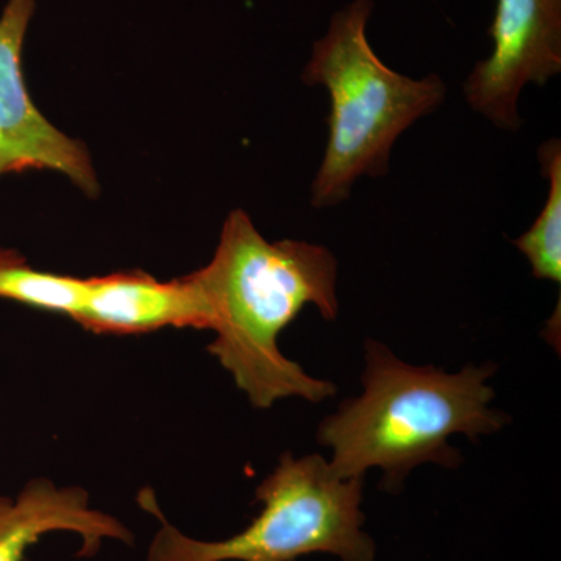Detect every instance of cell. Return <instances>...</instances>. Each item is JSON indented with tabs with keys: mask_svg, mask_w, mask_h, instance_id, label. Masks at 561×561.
Returning <instances> with one entry per match:
<instances>
[{
	"mask_svg": "<svg viewBox=\"0 0 561 561\" xmlns=\"http://www.w3.org/2000/svg\"><path fill=\"white\" fill-rule=\"evenodd\" d=\"M210 311L216 339L208 351L257 409L301 398L334 397V383L316 379L280 353L278 339L302 309L316 306L323 319L339 313L337 261L313 243L268 242L249 214L230 213L208 265L190 273Z\"/></svg>",
	"mask_w": 561,
	"mask_h": 561,
	"instance_id": "cell-1",
	"label": "cell"
},
{
	"mask_svg": "<svg viewBox=\"0 0 561 561\" xmlns=\"http://www.w3.org/2000/svg\"><path fill=\"white\" fill-rule=\"evenodd\" d=\"M364 393L342 402L319 427V442L330 446L339 478H364L381 468L383 486H401L423 463L456 468L459 453L448 440L456 434L474 438L500 431L505 415L493 411L491 365L446 373L413 367L386 346L367 342Z\"/></svg>",
	"mask_w": 561,
	"mask_h": 561,
	"instance_id": "cell-2",
	"label": "cell"
},
{
	"mask_svg": "<svg viewBox=\"0 0 561 561\" xmlns=\"http://www.w3.org/2000/svg\"><path fill=\"white\" fill-rule=\"evenodd\" d=\"M371 11V0L339 10L302 72L308 87L330 92V136L312 183L319 209L346 201L360 176L386 175L397 139L446 98L437 73L416 80L383 65L368 43Z\"/></svg>",
	"mask_w": 561,
	"mask_h": 561,
	"instance_id": "cell-3",
	"label": "cell"
},
{
	"mask_svg": "<svg viewBox=\"0 0 561 561\" xmlns=\"http://www.w3.org/2000/svg\"><path fill=\"white\" fill-rule=\"evenodd\" d=\"M362 486L364 478H339L319 454L295 459L286 453L257 486L260 515L217 541L187 537L165 519L153 493L142 491L140 507L160 522L147 561H295L311 553L375 561V542L362 530Z\"/></svg>",
	"mask_w": 561,
	"mask_h": 561,
	"instance_id": "cell-4",
	"label": "cell"
},
{
	"mask_svg": "<svg viewBox=\"0 0 561 561\" xmlns=\"http://www.w3.org/2000/svg\"><path fill=\"white\" fill-rule=\"evenodd\" d=\"M35 10L36 0H7L0 14V179L54 171L95 198L101 186L90 151L46 119L25 84L22 49Z\"/></svg>",
	"mask_w": 561,
	"mask_h": 561,
	"instance_id": "cell-5",
	"label": "cell"
},
{
	"mask_svg": "<svg viewBox=\"0 0 561 561\" xmlns=\"http://www.w3.org/2000/svg\"><path fill=\"white\" fill-rule=\"evenodd\" d=\"M490 36L493 51L472 69L465 98L491 124L516 131L523 88L561 72V0H497Z\"/></svg>",
	"mask_w": 561,
	"mask_h": 561,
	"instance_id": "cell-6",
	"label": "cell"
},
{
	"mask_svg": "<svg viewBox=\"0 0 561 561\" xmlns=\"http://www.w3.org/2000/svg\"><path fill=\"white\" fill-rule=\"evenodd\" d=\"M72 320L94 334L138 335L164 328L209 330L210 311L190 275L160 280L130 271L84 278Z\"/></svg>",
	"mask_w": 561,
	"mask_h": 561,
	"instance_id": "cell-7",
	"label": "cell"
},
{
	"mask_svg": "<svg viewBox=\"0 0 561 561\" xmlns=\"http://www.w3.org/2000/svg\"><path fill=\"white\" fill-rule=\"evenodd\" d=\"M79 535L81 557H92L103 541L133 545L131 530L110 513L91 507L81 486H58L49 479H33L16 496H0V561H22L44 535Z\"/></svg>",
	"mask_w": 561,
	"mask_h": 561,
	"instance_id": "cell-8",
	"label": "cell"
},
{
	"mask_svg": "<svg viewBox=\"0 0 561 561\" xmlns=\"http://www.w3.org/2000/svg\"><path fill=\"white\" fill-rule=\"evenodd\" d=\"M84 295V278L36 271L18 250L0 247V300L72 319Z\"/></svg>",
	"mask_w": 561,
	"mask_h": 561,
	"instance_id": "cell-9",
	"label": "cell"
},
{
	"mask_svg": "<svg viewBox=\"0 0 561 561\" xmlns=\"http://www.w3.org/2000/svg\"><path fill=\"white\" fill-rule=\"evenodd\" d=\"M541 171L549 179V195L529 231L513 241L529 261L535 278L561 283V146L549 139L540 147Z\"/></svg>",
	"mask_w": 561,
	"mask_h": 561,
	"instance_id": "cell-10",
	"label": "cell"
}]
</instances>
